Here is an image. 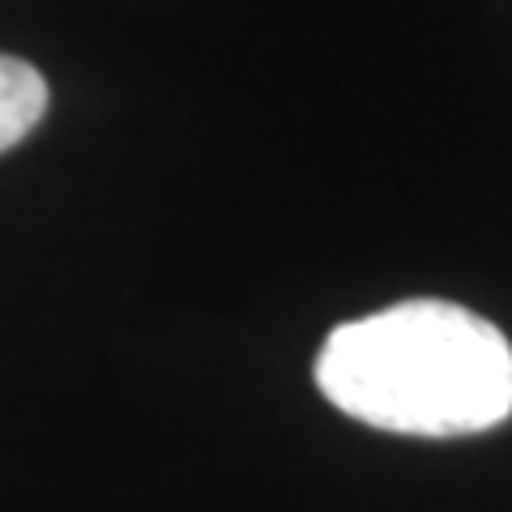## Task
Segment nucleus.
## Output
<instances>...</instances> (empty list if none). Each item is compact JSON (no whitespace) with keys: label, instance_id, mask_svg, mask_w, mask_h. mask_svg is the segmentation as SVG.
<instances>
[{"label":"nucleus","instance_id":"obj_1","mask_svg":"<svg viewBox=\"0 0 512 512\" xmlns=\"http://www.w3.org/2000/svg\"><path fill=\"white\" fill-rule=\"evenodd\" d=\"M333 406L397 436H474L512 414V346L491 320L410 299L346 320L316 355Z\"/></svg>","mask_w":512,"mask_h":512},{"label":"nucleus","instance_id":"obj_2","mask_svg":"<svg viewBox=\"0 0 512 512\" xmlns=\"http://www.w3.org/2000/svg\"><path fill=\"white\" fill-rule=\"evenodd\" d=\"M47 111V82L35 64L0 52V154L43 120Z\"/></svg>","mask_w":512,"mask_h":512}]
</instances>
